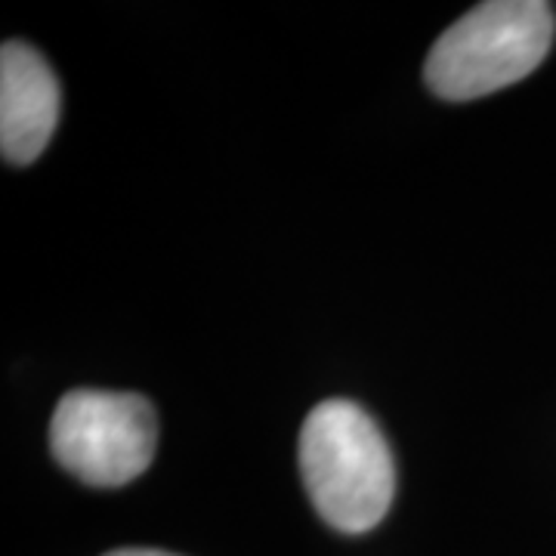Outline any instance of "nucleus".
<instances>
[{"instance_id":"nucleus-1","label":"nucleus","mask_w":556,"mask_h":556,"mask_svg":"<svg viewBox=\"0 0 556 556\" xmlns=\"http://www.w3.org/2000/svg\"><path fill=\"white\" fill-rule=\"evenodd\" d=\"M300 470L321 519L346 535L375 529L396 495L387 439L375 417L346 399H328L303 420Z\"/></svg>"},{"instance_id":"nucleus-2","label":"nucleus","mask_w":556,"mask_h":556,"mask_svg":"<svg viewBox=\"0 0 556 556\" xmlns=\"http://www.w3.org/2000/svg\"><path fill=\"white\" fill-rule=\"evenodd\" d=\"M554 7L544 0H489L442 31L427 56V84L467 102L529 78L554 43Z\"/></svg>"},{"instance_id":"nucleus-3","label":"nucleus","mask_w":556,"mask_h":556,"mask_svg":"<svg viewBox=\"0 0 556 556\" xmlns=\"http://www.w3.org/2000/svg\"><path fill=\"white\" fill-rule=\"evenodd\" d=\"M50 448L80 482L118 489L149 470L159 448V415L137 393L72 390L50 420Z\"/></svg>"},{"instance_id":"nucleus-4","label":"nucleus","mask_w":556,"mask_h":556,"mask_svg":"<svg viewBox=\"0 0 556 556\" xmlns=\"http://www.w3.org/2000/svg\"><path fill=\"white\" fill-rule=\"evenodd\" d=\"M60 124V80L35 47L7 40L0 47V152L28 164L47 149Z\"/></svg>"},{"instance_id":"nucleus-5","label":"nucleus","mask_w":556,"mask_h":556,"mask_svg":"<svg viewBox=\"0 0 556 556\" xmlns=\"http://www.w3.org/2000/svg\"><path fill=\"white\" fill-rule=\"evenodd\" d=\"M105 556H174V554H161V551H112Z\"/></svg>"}]
</instances>
